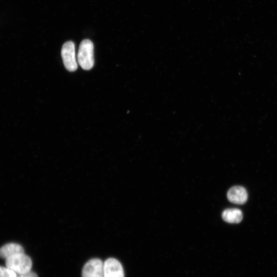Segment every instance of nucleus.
I'll use <instances>...</instances> for the list:
<instances>
[{
	"instance_id": "nucleus-10",
	"label": "nucleus",
	"mask_w": 277,
	"mask_h": 277,
	"mask_svg": "<svg viewBox=\"0 0 277 277\" xmlns=\"http://www.w3.org/2000/svg\"><path fill=\"white\" fill-rule=\"evenodd\" d=\"M16 277H37V275L35 273L30 270L27 272L18 273L16 274Z\"/></svg>"
},
{
	"instance_id": "nucleus-7",
	"label": "nucleus",
	"mask_w": 277,
	"mask_h": 277,
	"mask_svg": "<svg viewBox=\"0 0 277 277\" xmlns=\"http://www.w3.org/2000/svg\"><path fill=\"white\" fill-rule=\"evenodd\" d=\"M24 253V250L22 246L16 243H8L0 248V257L5 260Z\"/></svg>"
},
{
	"instance_id": "nucleus-9",
	"label": "nucleus",
	"mask_w": 277,
	"mask_h": 277,
	"mask_svg": "<svg viewBox=\"0 0 277 277\" xmlns=\"http://www.w3.org/2000/svg\"><path fill=\"white\" fill-rule=\"evenodd\" d=\"M16 273L7 267L0 266V277H16Z\"/></svg>"
},
{
	"instance_id": "nucleus-6",
	"label": "nucleus",
	"mask_w": 277,
	"mask_h": 277,
	"mask_svg": "<svg viewBox=\"0 0 277 277\" xmlns=\"http://www.w3.org/2000/svg\"><path fill=\"white\" fill-rule=\"evenodd\" d=\"M227 196L230 202L236 204H243L248 199L246 190L240 186H235L231 188L228 190Z\"/></svg>"
},
{
	"instance_id": "nucleus-4",
	"label": "nucleus",
	"mask_w": 277,
	"mask_h": 277,
	"mask_svg": "<svg viewBox=\"0 0 277 277\" xmlns=\"http://www.w3.org/2000/svg\"><path fill=\"white\" fill-rule=\"evenodd\" d=\"M103 265L98 259L90 260L83 267L82 277H104Z\"/></svg>"
},
{
	"instance_id": "nucleus-1",
	"label": "nucleus",
	"mask_w": 277,
	"mask_h": 277,
	"mask_svg": "<svg viewBox=\"0 0 277 277\" xmlns=\"http://www.w3.org/2000/svg\"><path fill=\"white\" fill-rule=\"evenodd\" d=\"M77 58L78 64L83 69L89 70L93 67V44L90 39H85L81 42Z\"/></svg>"
},
{
	"instance_id": "nucleus-5",
	"label": "nucleus",
	"mask_w": 277,
	"mask_h": 277,
	"mask_svg": "<svg viewBox=\"0 0 277 277\" xmlns=\"http://www.w3.org/2000/svg\"><path fill=\"white\" fill-rule=\"evenodd\" d=\"M104 277H124V269L121 263L115 259L109 258L104 262Z\"/></svg>"
},
{
	"instance_id": "nucleus-3",
	"label": "nucleus",
	"mask_w": 277,
	"mask_h": 277,
	"mask_svg": "<svg viewBox=\"0 0 277 277\" xmlns=\"http://www.w3.org/2000/svg\"><path fill=\"white\" fill-rule=\"evenodd\" d=\"M61 55L64 65L67 70L73 72L77 69L75 45L73 42L68 41L63 44L61 49Z\"/></svg>"
},
{
	"instance_id": "nucleus-2",
	"label": "nucleus",
	"mask_w": 277,
	"mask_h": 277,
	"mask_svg": "<svg viewBox=\"0 0 277 277\" xmlns=\"http://www.w3.org/2000/svg\"><path fill=\"white\" fill-rule=\"evenodd\" d=\"M32 265L30 257L24 253L19 254L6 259V266L18 273L31 270Z\"/></svg>"
},
{
	"instance_id": "nucleus-8",
	"label": "nucleus",
	"mask_w": 277,
	"mask_h": 277,
	"mask_svg": "<svg viewBox=\"0 0 277 277\" xmlns=\"http://www.w3.org/2000/svg\"><path fill=\"white\" fill-rule=\"evenodd\" d=\"M223 219L229 223H239L243 219L242 211L237 208H229L225 210L222 214Z\"/></svg>"
}]
</instances>
